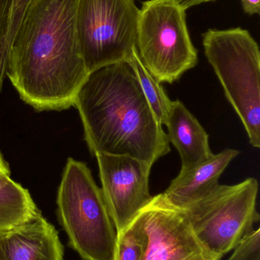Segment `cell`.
<instances>
[{
  "instance_id": "6da1fadb",
  "label": "cell",
  "mask_w": 260,
  "mask_h": 260,
  "mask_svg": "<svg viewBox=\"0 0 260 260\" xmlns=\"http://www.w3.org/2000/svg\"><path fill=\"white\" fill-rule=\"evenodd\" d=\"M78 0H32L9 52L8 76L38 111L73 106L89 71L76 29Z\"/></svg>"
},
{
  "instance_id": "7a4b0ae2",
  "label": "cell",
  "mask_w": 260,
  "mask_h": 260,
  "mask_svg": "<svg viewBox=\"0 0 260 260\" xmlns=\"http://www.w3.org/2000/svg\"><path fill=\"white\" fill-rule=\"evenodd\" d=\"M73 106L92 154L128 155L154 165L170 151L167 134L147 102L128 61L89 73Z\"/></svg>"
},
{
  "instance_id": "3957f363",
  "label": "cell",
  "mask_w": 260,
  "mask_h": 260,
  "mask_svg": "<svg viewBox=\"0 0 260 260\" xmlns=\"http://www.w3.org/2000/svg\"><path fill=\"white\" fill-rule=\"evenodd\" d=\"M68 244L82 260H112L117 232L102 189L83 162L68 158L56 197Z\"/></svg>"
},
{
  "instance_id": "277c9868",
  "label": "cell",
  "mask_w": 260,
  "mask_h": 260,
  "mask_svg": "<svg viewBox=\"0 0 260 260\" xmlns=\"http://www.w3.org/2000/svg\"><path fill=\"white\" fill-rule=\"evenodd\" d=\"M205 54L226 98L241 119L255 148L260 147V51L241 27L209 29L203 35Z\"/></svg>"
},
{
  "instance_id": "5b68a950",
  "label": "cell",
  "mask_w": 260,
  "mask_h": 260,
  "mask_svg": "<svg viewBox=\"0 0 260 260\" xmlns=\"http://www.w3.org/2000/svg\"><path fill=\"white\" fill-rule=\"evenodd\" d=\"M186 11L177 0H148L139 9L137 53L160 83H174L198 63Z\"/></svg>"
},
{
  "instance_id": "8992f818",
  "label": "cell",
  "mask_w": 260,
  "mask_h": 260,
  "mask_svg": "<svg viewBox=\"0 0 260 260\" xmlns=\"http://www.w3.org/2000/svg\"><path fill=\"white\" fill-rule=\"evenodd\" d=\"M258 189L255 178L235 185L218 184L209 195L185 209L198 239L218 259L255 230L254 224L259 221Z\"/></svg>"
},
{
  "instance_id": "52a82bcc",
  "label": "cell",
  "mask_w": 260,
  "mask_h": 260,
  "mask_svg": "<svg viewBox=\"0 0 260 260\" xmlns=\"http://www.w3.org/2000/svg\"><path fill=\"white\" fill-rule=\"evenodd\" d=\"M135 0H78L76 29L89 73L128 60L137 43Z\"/></svg>"
},
{
  "instance_id": "ba28073f",
  "label": "cell",
  "mask_w": 260,
  "mask_h": 260,
  "mask_svg": "<svg viewBox=\"0 0 260 260\" xmlns=\"http://www.w3.org/2000/svg\"><path fill=\"white\" fill-rule=\"evenodd\" d=\"M138 215L148 238L142 260H219L201 244L186 210L163 193L153 197Z\"/></svg>"
},
{
  "instance_id": "9c48e42d",
  "label": "cell",
  "mask_w": 260,
  "mask_h": 260,
  "mask_svg": "<svg viewBox=\"0 0 260 260\" xmlns=\"http://www.w3.org/2000/svg\"><path fill=\"white\" fill-rule=\"evenodd\" d=\"M102 194L117 233L125 229L152 200V165L128 155L96 154Z\"/></svg>"
},
{
  "instance_id": "30bf717a",
  "label": "cell",
  "mask_w": 260,
  "mask_h": 260,
  "mask_svg": "<svg viewBox=\"0 0 260 260\" xmlns=\"http://www.w3.org/2000/svg\"><path fill=\"white\" fill-rule=\"evenodd\" d=\"M3 251L4 260H64L59 233L41 212L3 232Z\"/></svg>"
},
{
  "instance_id": "8fae6325",
  "label": "cell",
  "mask_w": 260,
  "mask_h": 260,
  "mask_svg": "<svg viewBox=\"0 0 260 260\" xmlns=\"http://www.w3.org/2000/svg\"><path fill=\"white\" fill-rule=\"evenodd\" d=\"M239 154L238 150L226 148L189 169L180 171L163 195L174 206L187 209L216 188L221 174Z\"/></svg>"
},
{
  "instance_id": "7c38bea8",
  "label": "cell",
  "mask_w": 260,
  "mask_h": 260,
  "mask_svg": "<svg viewBox=\"0 0 260 260\" xmlns=\"http://www.w3.org/2000/svg\"><path fill=\"white\" fill-rule=\"evenodd\" d=\"M164 125L169 143L181 158V170L189 169L213 155L209 135L197 119L180 101H172Z\"/></svg>"
},
{
  "instance_id": "4fadbf2b",
  "label": "cell",
  "mask_w": 260,
  "mask_h": 260,
  "mask_svg": "<svg viewBox=\"0 0 260 260\" xmlns=\"http://www.w3.org/2000/svg\"><path fill=\"white\" fill-rule=\"evenodd\" d=\"M40 212L27 189L0 174V232L27 222Z\"/></svg>"
},
{
  "instance_id": "5bb4252c",
  "label": "cell",
  "mask_w": 260,
  "mask_h": 260,
  "mask_svg": "<svg viewBox=\"0 0 260 260\" xmlns=\"http://www.w3.org/2000/svg\"><path fill=\"white\" fill-rule=\"evenodd\" d=\"M128 61L135 72L140 88L156 119L163 126L166 121L172 101L165 92L161 83L148 72L142 63L137 47L133 50Z\"/></svg>"
},
{
  "instance_id": "9a60e30c",
  "label": "cell",
  "mask_w": 260,
  "mask_h": 260,
  "mask_svg": "<svg viewBox=\"0 0 260 260\" xmlns=\"http://www.w3.org/2000/svg\"><path fill=\"white\" fill-rule=\"evenodd\" d=\"M148 238L138 215L122 232L117 233L112 260H142Z\"/></svg>"
},
{
  "instance_id": "2e32d148",
  "label": "cell",
  "mask_w": 260,
  "mask_h": 260,
  "mask_svg": "<svg viewBox=\"0 0 260 260\" xmlns=\"http://www.w3.org/2000/svg\"><path fill=\"white\" fill-rule=\"evenodd\" d=\"M12 4V0H0V89L6 76L9 62L7 36Z\"/></svg>"
},
{
  "instance_id": "e0dca14e",
  "label": "cell",
  "mask_w": 260,
  "mask_h": 260,
  "mask_svg": "<svg viewBox=\"0 0 260 260\" xmlns=\"http://www.w3.org/2000/svg\"><path fill=\"white\" fill-rule=\"evenodd\" d=\"M227 260H260V229L253 230L235 249Z\"/></svg>"
},
{
  "instance_id": "ac0fdd59",
  "label": "cell",
  "mask_w": 260,
  "mask_h": 260,
  "mask_svg": "<svg viewBox=\"0 0 260 260\" xmlns=\"http://www.w3.org/2000/svg\"><path fill=\"white\" fill-rule=\"evenodd\" d=\"M32 0H12V10H11L10 21L8 30L7 45L10 52L11 47L14 38L18 31V27L22 21L24 14Z\"/></svg>"
},
{
  "instance_id": "d6986e66",
  "label": "cell",
  "mask_w": 260,
  "mask_h": 260,
  "mask_svg": "<svg viewBox=\"0 0 260 260\" xmlns=\"http://www.w3.org/2000/svg\"><path fill=\"white\" fill-rule=\"evenodd\" d=\"M243 9L248 15H259L260 13V0H241Z\"/></svg>"
},
{
  "instance_id": "ffe728a7",
  "label": "cell",
  "mask_w": 260,
  "mask_h": 260,
  "mask_svg": "<svg viewBox=\"0 0 260 260\" xmlns=\"http://www.w3.org/2000/svg\"><path fill=\"white\" fill-rule=\"evenodd\" d=\"M177 1L186 10H187L189 8L198 6L201 3H209V2L215 1V0H177Z\"/></svg>"
},
{
  "instance_id": "44dd1931",
  "label": "cell",
  "mask_w": 260,
  "mask_h": 260,
  "mask_svg": "<svg viewBox=\"0 0 260 260\" xmlns=\"http://www.w3.org/2000/svg\"><path fill=\"white\" fill-rule=\"evenodd\" d=\"M0 174L10 176L9 164L6 161L1 152H0Z\"/></svg>"
},
{
  "instance_id": "7402d4cb",
  "label": "cell",
  "mask_w": 260,
  "mask_h": 260,
  "mask_svg": "<svg viewBox=\"0 0 260 260\" xmlns=\"http://www.w3.org/2000/svg\"><path fill=\"white\" fill-rule=\"evenodd\" d=\"M3 232H0V260H4V257H3Z\"/></svg>"
}]
</instances>
